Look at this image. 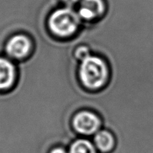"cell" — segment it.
<instances>
[{
    "instance_id": "obj_1",
    "label": "cell",
    "mask_w": 153,
    "mask_h": 153,
    "mask_svg": "<svg viewBox=\"0 0 153 153\" xmlns=\"http://www.w3.org/2000/svg\"><path fill=\"white\" fill-rule=\"evenodd\" d=\"M78 75L82 86L94 91L105 86L110 71L104 58L97 55H91L79 62Z\"/></svg>"
},
{
    "instance_id": "obj_2",
    "label": "cell",
    "mask_w": 153,
    "mask_h": 153,
    "mask_svg": "<svg viewBox=\"0 0 153 153\" xmlns=\"http://www.w3.org/2000/svg\"><path fill=\"white\" fill-rule=\"evenodd\" d=\"M82 20L71 7H60L49 13L47 27L49 32L60 39H68L77 33Z\"/></svg>"
},
{
    "instance_id": "obj_3",
    "label": "cell",
    "mask_w": 153,
    "mask_h": 153,
    "mask_svg": "<svg viewBox=\"0 0 153 153\" xmlns=\"http://www.w3.org/2000/svg\"><path fill=\"white\" fill-rule=\"evenodd\" d=\"M72 126L79 136H91L102 128L100 116L91 110H82L73 116Z\"/></svg>"
},
{
    "instance_id": "obj_4",
    "label": "cell",
    "mask_w": 153,
    "mask_h": 153,
    "mask_svg": "<svg viewBox=\"0 0 153 153\" xmlns=\"http://www.w3.org/2000/svg\"><path fill=\"white\" fill-rule=\"evenodd\" d=\"M31 39L23 33H16L9 37L4 45V53L8 58L16 61L25 59L33 50Z\"/></svg>"
},
{
    "instance_id": "obj_5",
    "label": "cell",
    "mask_w": 153,
    "mask_h": 153,
    "mask_svg": "<svg viewBox=\"0 0 153 153\" xmlns=\"http://www.w3.org/2000/svg\"><path fill=\"white\" fill-rule=\"evenodd\" d=\"M105 11L103 0H82L77 13L82 21L93 22L102 17Z\"/></svg>"
},
{
    "instance_id": "obj_6",
    "label": "cell",
    "mask_w": 153,
    "mask_h": 153,
    "mask_svg": "<svg viewBox=\"0 0 153 153\" xmlns=\"http://www.w3.org/2000/svg\"><path fill=\"white\" fill-rule=\"evenodd\" d=\"M17 77L15 63L4 56H0V92L9 91L14 86Z\"/></svg>"
},
{
    "instance_id": "obj_7",
    "label": "cell",
    "mask_w": 153,
    "mask_h": 153,
    "mask_svg": "<svg viewBox=\"0 0 153 153\" xmlns=\"http://www.w3.org/2000/svg\"><path fill=\"white\" fill-rule=\"evenodd\" d=\"M94 143L99 152L109 153L114 149L116 140L110 131L102 128L94 134Z\"/></svg>"
},
{
    "instance_id": "obj_8",
    "label": "cell",
    "mask_w": 153,
    "mask_h": 153,
    "mask_svg": "<svg viewBox=\"0 0 153 153\" xmlns=\"http://www.w3.org/2000/svg\"><path fill=\"white\" fill-rule=\"evenodd\" d=\"M68 153H99L95 145L87 138L76 139L68 147Z\"/></svg>"
},
{
    "instance_id": "obj_9",
    "label": "cell",
    "mask_w": 153,
    "mask_h": 153,
    "mask_svg": "<svg viewBox=\"0 0 153 153\" xmlns=\"http://www.w3.org/2000/svg\"><path fill=\"white\" fill-rule=\"evenodd\" d=\"M73 55H74V57L76 58V59L78 60L80 62L81 61L85 59V58L88 57L89 55H93V54L91 52V49L87 45L82 44L79 45V46H76L75 48Z\"/></svg>"
},
{
    "instance_id": "obj_10",
    "label": "cell",
    "mask_w": 153,
    "mask_h": 153,
    "mask_svg": "<svg viewBox=\"0 0 153 153\" xmlns=\"http://www.w3.org/2000/svg\"><path fill=\"white\" fill-rule=\"evenodd\" d=\"M49 153H68V151L67 150V148L64 147V146H56L52 147L49 150Z\"/></svg>"
},
{
    "instance_id": "obj_11",
    "label": "cell",
    "mask_w": 153,
    "mask_h": 153,
    "mask_svg": "<svg viewBox=\"0 0 153 153\" xmlns=\"http://www.w3.org/2000/svg\"><path fill=\"white\" fill-rule=\"evenodd\" d=\"M79 0H62L63 2L67 5V7H72L73 5L76 4Z\"/></svg>"
},
{
    "instance_id": "obj_12",
    "label": "cell",
    "mask_w": 153,
    "mask_h": 153,
    "mask_svg": "<svg viewBox=\"0 0 153 153\" xmlns=\"http://www.w3.org/2000/svg\"><path fill=\"white\" fill-rule=\"evenodd\" d=\"M118 143H126V142H118ZM127 143H134V142H127Z\"/></svg>"
}]
</instances>
